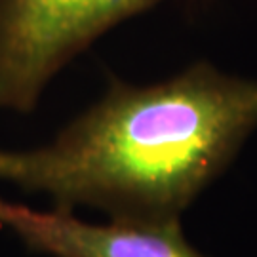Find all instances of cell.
Listing matches in <instances>:
<instances>
[{"label": "cell", "mask_w": 257, "mask_h": 257, "mask_svg": "<svg viewBox=\"0 0 257 257\" xmlns=\"http://www.w3.org/2000/svg\"><path fill=\"white\" fill-rule=\"evenodd\" d=\"M162 0H0V109L29 112L109 29Z\"/></svg>", "instance_id": "7a4b0ae2"}, {"label": "cell", "mask_w": 257, "mask_h": 257, "mask_svg": "<svg viewBox=\"0 0 257 257\" xmlns=\"http://www.w3.org/2000/svg\"><path fill=\"white\" fill-rule=\"evenodd\" d=\"M0 223L50 257H206L185 238L181 221L90 223L71 210L40 211L0 198Z\"/></svg>", "instance_id": "3957f363"}, {"label": "cell", "mask_w": 257, "mask_h": 257, "mask_svg": "<svg viewBox=\"0 0 257 257\" xmlns=\"http://www.w3.org/2000/svg\"><path fill=\"white\" fill-rule=\"evenodd\" d=\"M257 130V80L198 61L155 84L112 80L50 143L0 151V181L59 210L181 221Z\"/></svg>", "instance_id": "6da1fadb"}]
</instances>
